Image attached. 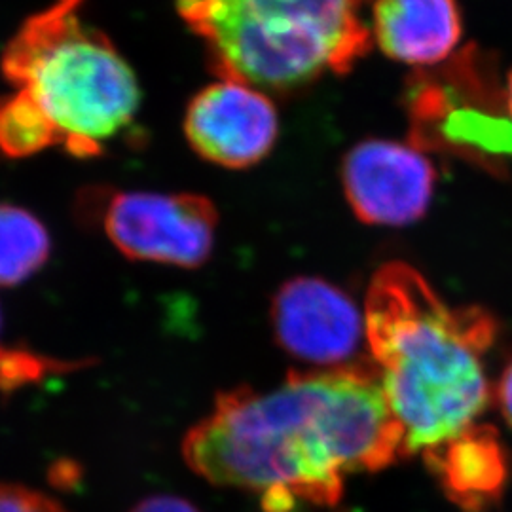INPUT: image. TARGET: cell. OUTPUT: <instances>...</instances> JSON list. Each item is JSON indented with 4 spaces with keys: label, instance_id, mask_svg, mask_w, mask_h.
I'll return each instance as SVG.
<instances>
[{
    "label": "cell",
    "instance_id": "cell-1",
    "mask_svg": "<svg viewBox=\"0 0 512 512\" xmlns=\"http://www.w3.org/2000/svg\"><path fill=\"white\" fill-rule=\"evenodd\" d=\"M410 456L374 363L294 372L274 391L219 395L183 439L188 467L215 486L287 492L330 507L346 473H372Z\"/></svg>",
    "mask_w": 512,
    "mask_h": 512
},
{
    "label": "cell",
    "instance_id": "cell-2",
    "mask_svg": "<svg viewBox=\"0 0 512 512\" xmlns=\"http://www.w3.org/2000/svg\"><path fill=\"white\" fill-rule=\"evenodd\" d=\"M365 330L410 454L476 423L490 401L482 357L497 336L488 311L446 306L416 268L391 262L368 287Z\"/></svg>",
    "mask_w": 512,
    "mask_h": 512
},
{
    "label": "cell",
    "instance_id": "cell-3",
    "mask_svg": "<svg viewBox=\"0 0 512 512\" xmlns=\"http://www.w3.org/2000/svg\"><path fill=\"white\" fill-rule=\"evenodd\" d=\"M86 0H55L25 19L0 57L2 76L50 120L59 147L95 158L131 128L141 92L128 61L84 18Z\"/></svg>",
    "mask_w": 512,
    "mask_h": 512
},
{
    "label": "cell",
    "instance_id": "cell-4",
    "mask_svg": "<svg viewBox=\"0 0 512 512\" xmlns=\"http://www.w3.org/2000/svg\"><path fill=\"white\" fill-rule=\"evenodd\" d=\"M366 0H177L220 80L258 92L300 90L346 74L370 50Z\"/></svg>",
    "mask_w": 512,
    "mask_h": 512
},
{
    "label": "cell",
    "instance_id": "cell-5",
    "mask_svg": "<svg viewBox=\"0 0 512 512\" xmlns=\"http://www.w3.org/2000/svg\"><path fill=\"white\" fill-rule=\"evenodd\" d=\"M412 147L439 150L486 169L512 156V118L505 90L475 52L440 71L420 73L408 88Z\"/></svg>",
    "mask_w": 512,
    "mask_h": 512
},
{
    "label": "cell",
    "instance_id": "cell-6",
    "mask_svg": "<svg viewBox=\"0 0 512 512\" xmlns=\"http://www.w3.org/2000/svg\"><path fill=\"white\" fill-rule=\"evenodd\" d=\"M78 215L99 222L112 245L129 258L177 268H200L215 247L219 213L198 194L122 192L88 188Z\"/></svg>",
    "mask_w": 512,
    "mask_h": 512
},
{
    "label": "cell",
    "instance_id": "cell-7",
    "mask_svg": "<svg viewBox=\"0 0 512 512\" xmlns=\"http://www.w3.org/2000/svg\"><path fill=\"white\" fill-rule=\"evenodd\" d=\"M275 340L283 351L310 365L342 368L366 342L365 313L342 289L321 277L285 281L270 308Z\"/></svg>",
    "mask_w": 512,
    "mask_h": 512
},
{
    "label": "cell",
    "instance_id": "cell-8",
    "mask_svg": "<svg viewBox=\"0 0 512 512\" xmlns=\"http://www.w3.org/2000/svg\"><path fill=\"white\" fill-rule=\"evenodd\" d=\"M277 112L266 93L220 80L196 93L184 114L192 150L211 164L247 169L262 162L277 141Z\"/></svg>",
    "mask_w": 512,
    "mask_h": 512
},
{
    "label": "cell",
    "instance_id": "cell-9",
    "mask_svg": "<svg viewBox=\"0 0 512 512\" xmlns=\"http://www.w3.org/2000/svg\"><path fill=\"white\" fill-rule=\"evenodd\" d=\"M435 167L414 147L393 141H365L349 150L342 181L349 205L366 224L403 226L423 217Z\"/></svg>",
    "mask_w": 512,
    "mask_h": 512
},
{
    "label": "cell",
    "instance_id": "cell-10",
    "mask_svg": "<svg viewBox=\"0 0 512 512\" xmlns=\"http://www.w3.org/2000/svg\"><path fill=\"white\" fill-rule=\"evenodd\" d=\"M429 471L463 512H484L501 499L511 475L509 454L492 425L473 423L423 450Z\"/></svg>",
    "mask_w": 512,
    "mask_h": 512
},
{
    "label": "cell",
    "instance_id": "cell-11",
    "mask_svg": "<svg viewBox=\"0 0 512 512\" xmlns=\"http://www.w3.org/2000/svg\"><path fill=\"white\" fill-rule=\"evenodd\" d=\"M372 23L382 52L406 65H437L461 37L456 0H376Z\"/></svg>",
    "mask_w": 512,
    "mask_h": 512
},
{
    "label": "cell",
    "instance_id": "cell-12",
    "mask_svg": "<svg viewBox=\"0 0 512 512\" xmlns=\"http://www.w3.org/2000/svg\"><path fill=\"white\" fill-rule=\"evenodd\" d=\"M52 241L31 211L0 203V287H14L48 262Z\"/></svg>",
    "mask_w": 512,
    "mask_h": 512
},
{
    "label": "cell",
    "instance_id": "cell-13",
    "mask_svg": "<svg viewBox=\"0 0 512 512\" xmlns=\"http://www.w3.org/2000/svg\"><path fill=\"white\" fill-rule=\"evenodd\" d=\"M59 147V135L27 93L0 97V152L8 158H29Z\"/></svg>",
    "mask_w": 512,
    "mask_h": 512
},
{
    "label": "cell",
    "instance_id": "cell-14",
    "mask_svg": "<svg viewBox=\"0 0 512 512\" xmlns=\"http://www.w3.org/2000/svg\"><path fill=\"white\" fill-rule=\"evenodd\" d=\"M86 365V361L78 365L63 363L27 349L0 348V391L10 393L25 385L38 384L50 374L71 372L76 366Z\"/></svg>",
    "mask_w": 512,
    "mask_h": 512
},
{
    "label": "cell",
    "instance_id": "cell-15",
    "mask_svg": "<svg viewBox=\"0 0 512 512\" xmlns=\"http://www.w3.org/2000/svg\"><path fill=\"white\" fill-rule=\"evenodd\" d=\"M0 512H69L54 497L19 484H0Z\"/></svg>",
    "mask_w": 512,
    "mask_h": 512
},
{
    "label": "cell",
    "instance_id": "cell-16",
    "mask_svg": "<svg viewBox=\"0 0 512 512\" xmlns=\"http://www.w3.org/2000/svg\"><path fill=\"white\" fill-rule=\"evenodd\" d=\"M129 512H200L192 503L177 495H150Z\"/></svg>",
    "mask_w": 512,
    "mask_h": 512
},
{
    "label": "cell",
    "instance_id": "cell-17",
    "mask_svg": "<svg viewBox=\"0 0 512 512\" xmlns=\"http://www.w3.org/2000/svg\"><path fill=\"white\" fill-rule=\"evenodd\" d=\"M495 395H497V404H499L503 418L512 427V361L503 370Z\"/></svg>",
    "mask_w": 512,
    "mask_h": 512
},
{
    "label": "cell",
    "instance_id": "cell-18",
    "mask_svg": "<svg viewBox=\"0 0 512 512\" xmlns=\"http://www.w3.org/2000/svg\"><path fill=\"white\" fill-rule=\"evenodd\" d=\"M505 103H507V110H509L512 118V73L509 74V80H507V86H505Z\"/></svg>",
    "mask_w": 512,
    "mask_h": 512
}]
</instances>
